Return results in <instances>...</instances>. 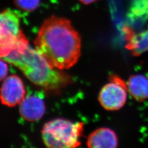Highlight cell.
I'll use <instances>...</instances> for the list:
<instances>
[{
	"label": "cell",
	"mask_w": 148,
	"mask_h": 148,
	"mask_svg": "<svg viewBox=\"0 0 148 148\" xmlns=\"http://www.w3.org/2000/svg\"><path fill=\"white\" fill-rule=\"evenodd\" d=\"M36 49L52 68L68 69L81 55L79 34L69 20L56 16L46 19L34 41Z\"/></svg>",
	"instance_id": "6da1fadb"
},
{
	"label": "cell",
	"mask_w": 148,
	"mask_h": 148,
	"mask_svg": "<svg viewBox=\"0 0 148 148\" xmlns=\"http://www.w3.org/2000/svg\"><path fill=\"white\" fill-rule=\"evenodd\" d=\"M1 59L15 66L32 82L45 90H58L71 82L67 74L50 66L36 49L29 45L24 34L16 49Z\"/></svg>",
	"instance_id": "7a4b0ae2"
},
{
	"label": "cell",
	"mask_w": 148,
	"mask_h": 148,
	"mask_svg": "<svg viewBox=\"0 0 148 148\" xmlns=\"http://www.w3.org/2000/svg\"><path fill=\"white\" fill-rule=\"evenodd\" d=\"M84 123L57 119L46 122L42 130L44 144L48 148H76L81 145Z\"/></svg>",
	"instance_id": "3957f363"
},
{
	"label": "cell",
	"mask_w": 148,
	"mask_h": 148,
	"mask_svg": "<svg viewBox=\"0 0 148 148\" xmlns=\"http://www.w3.org/2000/svg\"><path fill=\"white\" fill-rule=\"evenodd\" d=\"M0 57L7 56L16 49L23 32L20 29V18L14 11L6 9L0 16Z\"/></svg>",
	"instance_id": "277c9868"
},
{
	"label": "cell",
	"mask_w": 148,
	"mask_h": 148,
	"mask_svg": "<svg viewBox=\"0 0 148 148\" xmlns=\"http://www.w3.org/2000/svg\"><path fill=\"white\" fill-rule=\"evenodd\" d=\"M127 85L120 79L113 78L112 82L105 85L99 95V101L107 110H117L127 101Z\"/></svg>",
	"instance_id": "5b68a950"
},
{
	"label": "cell",
	"mask_w": 148,
	"mask_h": 148,
	"mask_svg": "<svg viewBox=\"0 0 148 148\" xmlns=\"http://www.w3.org/2000/svg\"><path fill=\"white\" fill-rule=\"evenodd\" d=\"M43 93L38 91H29L19 104L21 116L28 121H36L42 118L45 112Z\"/></svg>",
	"instance_id": "8992f818"
},
{
	"label": "cell",
	"mask_w": 148,
	"mask_h": 148,
	"mask_svg": "<svg viewBox=\"0 0 148 148\" xmlns=\"http://www.w3.org/2000/svg\"><path fill=\"white\" fill-rule=\"evenodd\" d=\"M25 90L19 77L11 75L4 79L1 89V99L3 105L12 107L20 104L25 95Z\"/></svg>",
	"instance_id": "52a82bcc"
},
{
	"label": "cell",
	"mask_w": 148,
	"mask_h": 148,
	"mask_svg": "<svg viewBox=\"0 0 148 148\" xmlns=\"http://www.w3.org/2000/svg\"><path fill=\"white\" fill-rule=\"evenodd\" d=\"M87 145L88 148H116L118 139L116 133L111 129L100 128L90 134Z\"/></svg>",
	"instance_id": "ba28073f"
},
{
	"label": "cell",
	"mask_w": 148,
	"mask_h": 148,
	"mask_svg": "<svg viewBox=\"0 0 148 148\" xmlns=\"http://www.w3.org/2000/svg\"><path fill=\"white\" fill-rule=\"evenodd\" d=\"M127 90L137 101L148 99V77L143 75H135L130 77L127 84Z\"/></svg>",
	"instance_id": "9c48e42d"
},
{
	"label": "cell",
	"mask_w": 148,
	"mask_h": 148,
	"mask_svg": "<svg viewBox=\"0 0 148 148\" xmlns=\"http://www.w3.org/2000/svg\"><path fill=\"white\" fill-rule=\"evenodd\" d=\"M40 0H14V4L19 9L27 12L34 11L37 8Z\"/></svg>",
	"instance_id": "30bf717a"
},
{
	"label": "cell",
	"mask_w": 148,
	"mask_h": 148,
	"mask_svg": "<svg viewBox=\"0 0 148 148\" xmlns=\"http://www.w3.org/2000/svg\"><path fill=\"white\" fill-rule=\"evenodd\" d=\"M0 66H1V80H3L8 74V65L6 63V62L3 60L2 59L0 60Z\"/></svg>",
	"instance_id": "8fae6325"
},
{
	"label": "cell",
	"mask_w": 148,
	"mask_h": 148,
	"mask_svg": "<svg viewBox=\"0 0 148 148\" xmlns=\"http://www.w3.org/2000/svg\"><path fill=\"white\" fill-rule=\"evenodd\" d=\"M79 1L83 4L88 5V4H90V3L95 2L97 0H79Z\"/></svg>",
	"instance_id": "7c38bea8"
}]
</instances>
